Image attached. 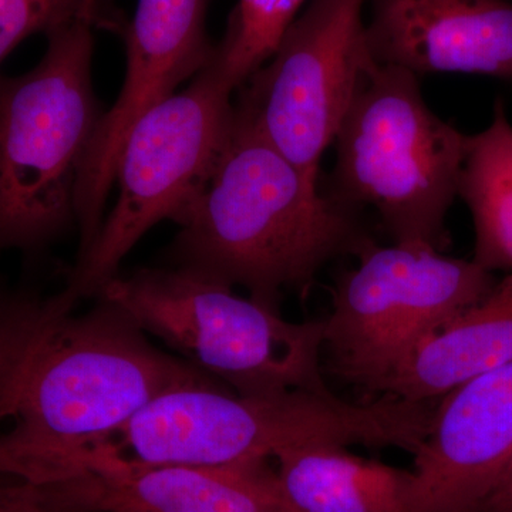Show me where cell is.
I'll use <instances>...</instances> for the list:
<instances>
[{"mask_svg": "<svg viewBox=\"0 0 512 512\" xmlns=\"http://www.w3.org/2000/svg\"><path fill=\"white\" fill-rule=\"evenodd\" d=\"M0 285V478L32 484L168 390L218 384L116 303Z\"/></svg>", "mask_w": 512, "mask_h": 512, "instance_id": "1", "label": "cell"}, {"mask_svg": "<svg viewBox=\"0 0 512 512\" xmlns=\"http://www.w3.org/2000/svg\"><path fill=\"white\" fill-rule=\"evenodd\" d=\"M238 86L217 57L148 109L128 131L114 183L119 197L96 241L67 276L77 298H96L121 261L158 222L177 224L207 183L234 124Z\"/></svg>", "mask_w": 512, "mask_h": 512, "instance_id": "7", "label": "cell"}, {"mask_svg": "<svg viewBox=\"0 0 512 512\" xmlns=\"http://www.w3.org/2000/svg\"><path fill=\"white\" fill-rule=\"evenodd\" d=\"M436 404L392 396L352 403L306 390L239 396L220 384L180 387L144 404L96 448L137 463L191 467L259 463L303 446L360 444L416 456Z\"/></svg>", "mask_w": 512, "mask_h": 512, "instance_id": "3", "label": "cell"}, {"mask_svg": "<svg viewBox=\"0 0 512 512\" xmlns=\"http://www.w3.org/2000/svg\"><path fill=\"white\" fill-rule=\"evenodd\" d=\"M208 0H138L121 36L127 69L116 103L104 113L77 188L79 252L92 248L103 224L117 160L128 131L148 109L177 92L214 56L207 35Z\"/></svg>", "mask_w": 512, "mask_h": 512, "instance_id": "10", "label": "cell"}, {"mask_svg": "<svg viewBox=\"0 0 512 512\" xmlns=\"http://www.w3.org/2000/svg\"><path fill=\"white\" fill-rule=\"evenodd\" d=\"M308 0H238L215 57L238 89L275 52Z\"/></svg>", "mask_w": 512, "mask_h": 512, "instance_id": "17", "label": "cell"}, {"mask_svg": "<svg viewBox=\"0 0 512 512\" xmlns=\"http://www.w3.org/2000/svg\"><path fill=\"white\" fill-rule=\"evenodd\" d=\"M18 485L43 512H289L266 461L144 464L93 448L37 484Z\"/></svg>", "mask_w": 512, "mask_h": 512, "instance_id": "11", "label": "cell"}, {"mask_svg": "<svg viewBox=\"0 0 512 512\" xmlns=\"http://www.w3.org/2000/svg\"><path fill=\"white\" fill-rule=\"evenodd\" d=\"M373 62L420 77L483 74L512 80V0H370Z\"/></svg>", "mask_w": 512, "mask_h": 512, "instance_id": "13", "label": "cell"}, {"mask_svg": "<svg viewBox=\"0 0 512 512\" xmlns=\"http://www.w3.org/2000/svg\"><path fill=\"white\" fill-rule=\"evenodd\" d=\"M365 2L308 0L237 90L235 109L313 180L372 63Z\"/></svg>", "mask_w": 512, "mask_h": 512, "instance_id": "9", "label": "cell"}, {"mask_svg": "<svg viewBox=\"0 0 512 512\" xmlns=\"http://www.w3.org/2000/svg\"><path fill=\"white\" fill-rule=\"evenodd\" d=\"M275 458L289 512H406L412 471L340 446L286 448Z\"/></svg>", "mask_w": 512, "mask_h": 512, "instance_id": "15", "label": "cell"}, {"mask_svg": "<svg viewBox=\"0 0 512 512\" xmlns=\"http://www.w3.org/2000/svg\"><path fill=\"white\" fill-rule=\"evenodd\" d=\"M177 224L165 266L242 286L275 309L282 292L306 298L323 266L375 242L359 212L320 191L235 104L227 144Z\"/></svg>", "mask_w": 512, "mask_h": 512, "instance_id": "2", "label": "cell"}, {"mask_svg": "<svg viewBox=\"0 0 512 512\" xmlns=\"http://www.w3.org/2000/svg\"><path fill=\"white\" fill-rule=\"evenodd\" d=\"M76 22L123 32L113 0H0V64L30 36L57 32Z\"/></svg>", "mask_w": 512, "mask_h": 512, "instance_id": "18", "label": "cell"}, {"mask_svg": "<svg viewBox=\"0 0 512 512\" xmlns=\"http://www.w3.org/2000/svg\"><path fill=\"white\" fill-rule=\"evenodd\" d=\"M97 296L239 396L333 394L320 365L323 319L291 322L232 286L171 266L114 276Z\"/></svg>", "mask_w": 512, "mask_h": 512, "instance_id": "6", "label": "cell"}, {"mask_svg": "<svg viewBox=\"0 0 512 512\" xmlns=\"http://www.w3.org/2000/svg\"><path fill=\"white\" fill-rule=\"evenodd\" d=\"M0 512H39L25 495L8 481L0 480Z\"/></svg>", "mask_w": 512, "mask_h": 512, "instance_id": "20", "label": "cell"}, {"mask_svg": "<svg viewBox=\"0 0 512 512\" xmlns=\"http://www.w3.org/2000/svg\"><path fill=\"white\" fill-rule=\"evenodd\" d=\"M458 197L473 217V261L488 272H512V124L503 101L480 133L467 137Z\"/></svg>", "mask_w": 512, "mask_h": 512, "instance_id": "16", "label": "cell"}, {"mask_svg": "<svg viewBox=\"0 0 512 512\" xmlns=\"http://www.w3.org/2000/svg\"><path fill=\"white\" fill-rule=\"evenodd\" d=\"M467 137L427 106L419 77L372 60L333 143L325 194L359 214L375 211L393 244L444 252Z\"/></svg>", "mask_w": 512, "mask_h": 512, "instance_id": "5", "label": "cell"}, {"mask_svg": "<svg viewBox=\"0 0 512 512\" xmlns=\"http://www.w3.org/2000/svg\"><path fill=\"white\" fill-rule=\"evenodd\" d=\"M93 26L46 36L42 60L0 74V251H42L77 228L84 161L106 111L93 86Z\"/></svg>", "mask_w": 512, "mask_h": 512, "instance_id": "4", "label": "cell"}, {"mask_svg": "<svg viewBox=\"0 0 512 512\" xmlns=\"http://www.w3.org/2000/svg\"><path fill=\"white\" fill-rule=\"evenodd\" d=\"M512 458V360L437 402L414 456L406 512H473Z\"/></svg>", "mask_w": 512, "mask_h": 512, "instance_id": "12", "label": "cell"}, {"mask_svg": "<svg viewBox=\"0 0 512 512\" xmlns=\"http://www.w3.org/2000/svg\"><path fill=\"white\" fill-rule=\"evenodd\" d=\"M512 360V272L427 339L380 393L413 402L444 394Z\"/></svg>", "mask_w": 512, "mask_h": 512, "instance_id": "14", "label": "cell"}, {"mask_svg": "<svg viewBox=\"0 0 512 512\" xmlns=\"http://www.w3.org/2000/svg\"><path fill=\"white\" fill-rule=\"evenodd\" d=\"M473 512H512V458L494 490Z\"/></svg>", "mask_w": 512, "mask_h": 512, "instance_id": "19", "label": "cell"}, {"mask_svg": "<svg viewBox=\"0 0 512 512\" xmlns=\"http://www.w3.org/2000/svg\"><path fill=\"white\" fill-rule=\"evenodd\" d=\"M333 288L323 350L333 372L380 393L416 350L484 299L497 279L473 259L419 244L372 242Z\"/></svg>", "mask_w": 512, "mask_h": 512, "instance_id": "8", "label": "cell"}]
</instances>
